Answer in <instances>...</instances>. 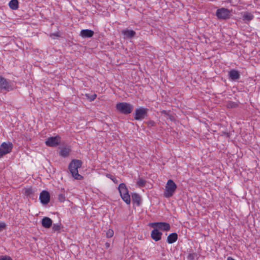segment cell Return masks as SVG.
I'll list each match as a JSON object with an SVG mask.
<instances>
[{"label": "cell", "mask_w": 260, "mask_h": 260, "mask_svg": "<svg viewBox=\"0 0 260 260\" xmlns=\"http://www.w3.org/2000/svg\"><path fill=\"white\" fill-rule=\"evenodd\" d=\"M82 161L79 159H74L72 161L69 165V169L70 172L74 179L76 180H81L83 179V177L80 175L78 173V169L81 167Z\"/></svg>", "instance_id": "1"}, {"label": "cell", "mask_w": 260, "mask_h": 260, "mask_svg": "<svg viewBox=\"0 0 260 260\" xmlns=\"http://www.w3.org/2000/svg\"><path fill=\"white\" fill-rule=\"evenodd\" d=\"M177 189V185L176 183H174V181L171 179L168 180L166 183L165 189L164 191V197L166 198H170L172 197L174 195Z\"/></svg>", "instance_id": "2"}, {"label": "cell", "mask_w": 260, "mask_h": 260, "mask_svg": "<svg viewBox=\"0 0 260 260\" xmlns=\"http://www.w3.org/2000/svg\"><path fill=\"white\" fill-rule=\"evenodd\" d=\"M118 190L122 199L127 204L130 205L131 204V197L126 185L123 183H120L118 186Z\"/></svg>", "instance_id": "3"}, {"label": "cell", "mask_w": 260, "mask_h": 260, "mask_svg": "<svg viewBox=\"0 0 260 260\" xmlns=\"http://www.w3.org/2000/svg\"><path fill=\"white\" fill-rule=\"evenodd\" d=\"M116 108L120 113L125 115L130 114L133 110V106L127 102L118 103L116 105Z\"/></svg>", "instance_id": "4"}, {"label": "cell", "mask_w": 260, "mask_h": 260, "mask_svg": "<svg viewBox=\"0 0 260 260\" xmlns=\"http://www.w3.org/2000/svg\"><path fill=\"white\" fill-rule=\"evenodd\" d=\"M216 15L218 19L228 20L232 16V12L228 9L220 8L216 10Z\"/></svg>", "instance_id": "5"}, {"label": "cell", "mask_w": 260, "mask_h": 260, "mask_svg": "<svg viewBox=\"0 0 260 260\" xmlns=\"http://www.w3.org/2000/svg\"><path fill=\"white\" fill-rule=\"evenodd\" d=\"M150 227L153 229H158L164 232L170 231L171 226L169 224L165 222H157L150 223L148 224Z\"/></svg>", "instance_id": "6"}, {"label": "cell", "mask_w": 260, "mask_h": 260, "mask_svg": "<svg viewBox=\"0 0 260 260\" xmlns=\"http://www.w3.org/2000/svg\"><path fill=\"white\" fill-rule=\"evenodd\" d=\"M13 145L10 142H4L2 143L0 147V157L2 158L5 155L10 153L12 151Z\"/></svg>", "instance_id": "7"}, {"label": "cell", "mask_w": 260, "mask_h": 260, "mask_svg": "<svg viewBox=\"0 0 260 260\" xmlns=\"http://www.w3.org/2000/svg\"><path fill=\"white\" fill-rule=\"evenodd\" d=\"M148 109L144 107H140L137 109L135 113L134 118L137 120H144L147 116Z\"/></svg>", "instance_id": "8"}, {"label": "cell", "mask_w": 260, "mask_h": 260, "mask_svg": "<svg viewBox=\"0 0 260 260\" xmlns=\"http://www.w3.org/2000/svg\"><path fill=\"white\" fill-rule=\"evenodd\" d=\"M61 140V137L59 136L51 137L46 141L45 144L48 147H57L60 144Z\"/></svg>", "instance_id": "9"}, {"label": "cell", "mask_w": 260, "mask_h": 260, "mask_svg": "<svg viewBox=\"0 0 260 260\" xmlns=\"http://www.w3.org/2000/svg\"><path fill=\"white\" fill-rule=\"evenodd\" d=\"M1 90L2 91H6L8 92L11 88V84L9 83L8 81L3 77V76H1Z\"/></svg>", "instance_id": "10"}, {"label": "cell", "mask_w": 260, "mask_h": 260, "mask_svg": "<svg viewBox=\"0 0 260 260\" xmlns=\"http://www.w3.org/2000/svg\"><path fill=\"white\" fill-rule=\"evenodd\" d=\"M40 200L43 204H47L51 200V195L48 192L42 191L40 195Z\"/></svg>", "instance_id": "11"}, {"label": "cell", "mask_w": 260, "mask_h": 260, "mask_svg": "<svg viewBox=\"0 0 260 260\" xmlns=\"http://www.w3.org/2000/svg\"><path fill=\"white\" fill-rule=\"evenodd\" d=\"M133 202L137 206H140L143 203L142 197L138 193H133L132 194Z\"/></svg>", "instance_id": "12"}, {"label": "cell", "mask_w": 260, "mask_h": 260, "mask_svg": "<svg viewBox=\"0 0 260 260\" xmlns=\"http://www.w3.org/2000/svg\"><path fill=\"white\" fill-rule=\"evenodd\" d=\"M151 237L152 239L155 241L161 240L162 237V233L158 229H154L151 232Z\"/></svg>", "instance_id": "13"}, {"label": "cell", "mask_w": 260, "mask_h": 260, "mask_svg": "<svg viewBox=\"0 0 260 260\" xmlns=\"http://www.w3.org/2000/svg\"><path fill=\"white\" fill-rule=\"evenodd\" d=\"M229 77L233 81H236L240 77V73L237 70H231L229 72Z\"/></svg>", "instance_id": "14"}, {"label": "cell", "mask_w": 260, "mask_h": 260, "mask_svg": "<svg viewBox=\"0 0 260 260\" xmlns=\"http://www.w3.org/2000/svg\"><path fill=\"white\" fill-rule=\"evenodd\" d=\"M94 35V31L90 29H83L80 33V36L82 38H91Z\"/></svg>", "instance_id": "15"}, {"label": "cell", "mask_w": 260, "mask_h": 260, "mask_svg": "<svg viewBox=\"0 0 260 260\" xmlns=\"http://www.w3.org/2000/svg\"><path fill=\"white\" fill-rule=\"evenodd\" d=\"M243 21L246 23H249L254 18V15L250 12H245L242 16Z\"/></svg>", "instance_id": "16"}, {"label": "cell", "mask_w": 260, "mask_h": 260, "mask_svg": "<svg viewBox=\"0 0 260 260\" xmlns=\"http://www.w3.org/2000/svg\"><path fill=\"white\" fill-rule=\"evenodd\" d=\"M71 152V148L69 146H66L61 148L60 151V155L62 157H68L70 155Z\"/></svg>", "instance_id": "17"}, {"label": "cell", "mask_w": 260, "mask_h": 260, "mask_svg": "<svg viewBox=\"0 0 260 260\" xmlns=\"http://www.w3.org/2000/svg\"><path fill=\"white\" fill-rule=\"evenodd\" d=\"M42 224L45 228H50L53 225V221L51 218L48 217H45L42 220Z\"/></svg>", "instance_id": "18"}, {"label": "cell", "mask_w": 260, "mask_h": 260, "mask_svg": "<svg viewBox=\"0 0 260 260\" xmlns=\"http://www.w3.org/2000/svg\"><path fill=\"white\" fill-rule=\"evenodd\" d=\"M122 34L126 38L132 39L136 35V32L132 29H126L122 31Z\"/></svg>", "instance_id": "19"}, {"label": "cell", "mask_w": 260, "mask_h": 260, "mask_svg": "<svg viewBox=\"0 0 260 260\" xmlns=\"http://www.w3.org/2000/svg\"><path fill=\"white\" fill-rule=\"evenodd\" d=\"M178 235L175 233H172L167 237V242L169 244H172L178 240Z\"/></svg>", "instance_id": "20"}, {"label": "cell", "mask_w": 260, "mask_h": 260, "mask_svg": "<svg viewBox=\"0 0 260 260\" xmlns=\"http://www.w3.org/2000/svg\"><path fill=\"white\" fill-rule=\"evenodd\" d=\"M9 6L11 9L15 10L19 8V2L18 0H11L9 3Z\"/></svg>", "instance_id": "21"}, {"label": "cell", "mask_w": 260, "mask_h": 260, "mask_svg": "<svg viewBox=\"0 0 260 260\" xmlns=\"http://www.w3.org/2000/svg\"><path fill=\"white\" fill-rule=\"evenodd\" d=\"M161 113L164 114L166 116H168V118L170 119L171 120H172L173 122H176V118L175 116H173V113H171V112L169 111H166V110H163L161 112Z\"/></svg>", "instance_id": "22"}, {"label": "cell", "mask_w": 260, "mask_h": 260, "mask_svg": "<svg viewBox=\"0 0 260 260\" xmlns=\"http://www.w3.org/2000/svg\"><path fill=\"white\" fill-rule=\"evenodd\" d=\"M239 106V104L236 102L230 101L226 104V107L228 109H235Z\"/></svg>", "instance_id": "23"}, {"label": "cell", "mask_w": 260, "mask_h": 260, "mask_svg": "<svg viewBox=\"0 0 260 260\" xmlns=\"http://www.w3.org/2000/svg\"><path fill=\"white\" fill-rule=\"evenodd\" d=\"M137 185L138 186L141 187H143L146 185V181L144 179L142 178H139L138 179L137 181Z\"/></svg>", "instance_id": "24"}, {"label": "cell", "mask_w": 260, "mask_h": 260, "mask_svg": "<svg viewBox=\"0 0 260 260\" xmlns=\"http://www.w3.org/2000/svg\"><path fill=\"white\" fill-rule=\"evenodd\" d=\"M86 99L90 102L94 101V100L96 99L97 96L96 94H86Z\"/></svg>", "instance_id": "25"}, {"label": "cell", "mask_w": 260, "mask_h": 260, "mask_svg": "<svg viewBox=\"0 0 260 260\" xmlns=\"http://www.w3.org/2000/svg\"><path fill=\"white\" fill-rule=\"evenodd\" d=\"M114 235V232L112 229H109L108 230L106 233V237L108 238H110L111 237H113Z\"/></svg>", "instance_id": "26"}, {"label": "cell", "mask_w": 260, "mask_h": 260, "mask_svg": "<svg viewBox=\"0 0 260 260\" xmlns=\"http://www.w3.org/2000/svg\"><path fill=\"white\" fill-rule=\"evenodd\" d=\"M106 176H107L108 178H110L111 181H112L114 183H118L117 179H116L114 176H112V175H111L110 174H107Z\"/></svg>", "instance_id": "27"}, {"label": "cell", "mask_w": 260, "mask_h": 260, "mask_svg": "<svg viewBox=\"0 0 260 260\" xmlns=\"http://www.w3.org/2000/svg\"><path fill=\"white\" fill-rule=\"evenodd\" d=\"M6 224L5 222H1V224H0V231L2 232L3 230L6 229Z\"/></svg>", "instance_id": "28"}, {"label": "cell", "mask_w": 260, "mask_h": 260, "mask_svg": "<svg viewBox=\"0 0 260 260\" xmlns=\"http://www.w3.org/2000/svg\"><path fill=\"white\" fill-rule=\"evenodd\" d=\"M195 253H190L188 255V256L187 257V259L188 260H193L195 259Z\"/></svg>", "instance_id": "29"}, {"label": "cell", "mask_w": 260, "mask_h": 260, "mask_svg": "<svg viewBox=\"0 0 260 260\" xmlns=\"http://www.w3.org/2000/svg\"><path fill=\"white\" fill-rule=\"evenodd\" d=\"M61 229V226L60 224H55V226H53V231H57L60 230Z\"/></svg>", "instance_id": "30"}, {"label": "cell", "mask_w": 260, "mask_h": 260, "mask_svg": "<svg viewBox=\"0 0 260 260\" xmlns=\"http://www.w3.org/2000/svg\"><path fill=\"white\" fill-rule=\"evenodd\" d=\"M51 36L53 37H56V38L61 37V35H60V33H59V31H56V32H55V33L52 34Z\"/></svg>", "instance_id": "31"}, {"label": "cell", "mask_w": 260, "mask_h": 260, "mask_svg": "<svg viewBox=\"0 0 260 260\" xmlns=\"http://www.w3.org/2000/svg\"><path fill=\"white\" fill-rule=\"evenodd\" d=\"M12 259L8 256H3L1 258V260H11Z\"/></svg>", "instance_id": "32"}, {"label": "cell", "mask_w": 260, "mask_h": 260, "mask_svg": "<svg viewBox=\"0 0 260 260\" xmlns=\"http://www.w3.org/2000/svg\"><path fill=\"white\" fill-rule=\"evenodd\" d=\"M224 134L226 136L228 137H229L230 136V134L229 132H224Z\"/></svg>", "instance_id": "33"}, {"label": "cell", "mask_w": 260, "mask_h": 260, "mask_svg": "<svg viewBox=\"0 0 260 260\" xmlns=\"http://www.w3.org/2000/svg\"><path fill=\"white\" fill-rule=\"evenodd\" d=\"M106 246L107 248H109V246H110V244L109 243H107L106 244Z\"/></svg>", "instance_id": "34"}, {"label": "cell", "mask_w": 260, "mask_h": 260, "mask_svg": "<svg viewBox=\"0 0 260 260\" xmlns=\"http://www.w3.org/2000/svg\"><path fill=\"white\" fill-rule=\"evenodd\" d=\"M226 1H229V2H231L232 0H226Z\"/></svg>", "instance_id": "35"}]
</instances>
